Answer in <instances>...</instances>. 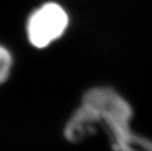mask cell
<instances>
[{
  "mask_svg": "<svg viewBox=\"0 0 152 151\" xmlns=\"http://www.w3.org/2000/svg\"><path fill=\"white\" fill-rule=\"evenodd\" d=\"M82 107L93 126L106 128L114 151H152L151 140L132 131L131 105L114 89L95 88L86 91Z\"/></svg>",
  "mask_w": 152,
  "mask_h": 151,
  "instance_id": "obj_1",
  "label": "cell"
},
{
  "mask_svg": "<svg viewBox=\"0 0 152 151\" xmlns=\"http://www.w3.org/2000/svg\"><path fill=\"white\" fill-rule=\"evenodd\" d=\"M69 24V17L63 7L48 2L35 10L28 21L30 42L37 48H43L58 39Z\"/></svg>",
  "mask_w": 152,
  "mask_h": 151,
  "instance_id": "obj_2",
  "label": "cell"
},
{
  "mask_svg": "<svg viewBox=\"0 0 152 151\" xmlns=\"http://www.w3.org/2000/svg\"><path fill=\"white\" fill-rule=\"evenodd\" d=\"M12 67V56L10 52L0 45V85L6 82Z\"/></svg>",
  "mask_w": 152,
  "mask_h": 151,
  "instance_id": "obj_3",
  "label": "cell"
}]
</instances>
